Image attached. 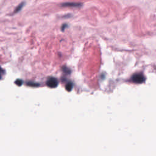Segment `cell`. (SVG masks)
I'll use <instances>...</instances> for the list:
<instances>
[{"label":"cell","mask_w":156,"mask_h":156,"mask_svg":"<svg viewBox=\"0 0 156 156\" xmlns=\"http://www.w3.org/2000/svg\"><path fill=\"white\" fill-rule=\"evenodd\" d=\"M46 85L50 88H55L58 85V80L55 77H50L48 79Z\"/></svg>","instance_id":"obj_2"},{"label":"cell","mask_w":156,"mask_h":156,"mask_svg":"<svg viewBox=\"0 0 156 156\" xmlns=\"http://www.w3.org/2000/svg\"><path fill=\"white\" fill-rule=\"evenodd\" d=\"M82 5L80 2H65L62 4L63 7H80Z\"/></svg>","instance_id":"obj_3"},{"label":"cell","mask_w":156,"mask_h":156,"mask_svg":"<svg viewBox=\"0 0 156 156\" xmlns=\"http://www.w3.org/2000/svg\"><path fill=\"white\" fill-rule=\"evenodd\" d=\"M131 79L135 83H140L144 82V77L142 74H135L132 76Z\"/></svg>","instance_id":"obj_1"},{"label":"cell","mask_w":156,"mask_h":156,"mask_svg":"<svg viewBox=\"0 0 156 156\" xmlns=\"http://www.w3.org/2000/svg\"><path fill=\"white\" fill-rule=\"evenodd\" d=\"M24 4H25V2H21L20 5H18L17 6V7L15 9V10L13 11V13H18L20 10H21V9L23 7V6H24Z\"/></svg>","instance_id":"obj_4"},{"label":"cell","mask_w":156,"mask_h":156,"mask_svg":"<svg viewBox=\"0 0 156 156\" xmlns=\"http://www.w3.org/2000/svg\"><path fill=\"white\" fill-rule=\"evenodd\" d=\"M4 74V71L2 70V69L0 67V79L2 78V75Z\"/></svg>","instance_id":"obj_6"},{"label":"cell","mask_w":156,"mask_h":156,"mask_svg":"<svg viewBox=\"0 0 156 156\" xmlns=\"http://www.w3.org/2000/svg\"><path fill=\"white\" fill-rule=\"evenodd\" d=\"M71 88H72V84L70 83H68V84L66 85V90H68V91H70V90H71Z\"/></svg>","instance_id":"obj_5"}]
</instances>
